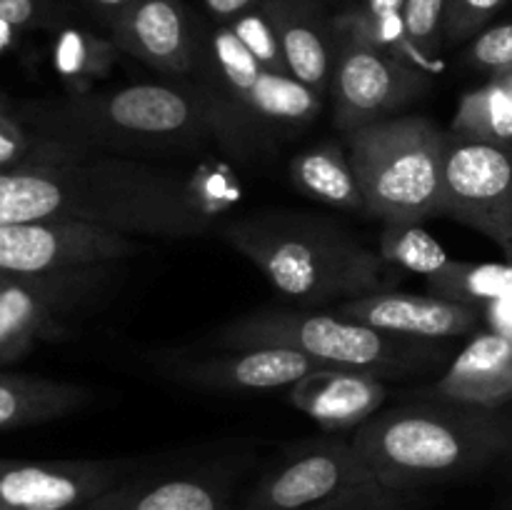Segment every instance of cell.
Wrapping results in <instances>:
<instances>
[{
    "label": "cell",
    "instance_id": "obj_1",
    "mask_svg": "<svg viewBox=\"0 0 512 510\" xmlns=\"http://www.w3.org/2000/svg\"><path fill=\"white\" fill-rule=\"evenodd\" d=\"M43 220L148 238H195L213 223L173 170L88 148L0 170V225Z\"/></svg>",
    "mask_w": 512,
    "mask_h": 510
},
{
    "label": "cell",
    "instance_id": "obj_2",
    "mask_svg": "<svg viewBox=\"0 0 512 510\" xmlns=\"http://www.w3.org/2000/svg\"><path fill=\"white\" fill-rule=\"evenodd\" d=\"M220 238L278 293L305 308L393 290L400 275L335 220L303 210H260L230 220Z\"/></svg>",
    "mask_w": 512,
    "mask_h": 510
},
{
    "label": "cell",
    "instance_id": "obj_3",
    "mask_svg": "<svg viewBox=\"0 0 512 510\" xmlns=\"http://www.w3.org/2000/svg\"><path fill=\"white\" fill-rule=\"evenodd\" d=\"M350 440L385 488L418 493L470 478L508 455L512 425L498 410L428 398L380 410Z\"/></svg>",
    "mask_w": 512,
    "mask_h": 510
},
{
    "label": "cell",
    "instance_id": "obj_4",
    "mask_svg": "<svg viewBox=\"0 0 512 510\" xmlns=\"http://www.w3.org/2000/svg\"><path fill=\"white\" fill-rule=\"evenodd\" d=\"M25 118L38 125L35 133L100 153H168L210 140L225 145L223 120L203 85L138 83L90 90Z\"/></svg>",
    "mask_w": 512,
    "mask_h": 510
},
{
    "label": "cell",
    "instance_id": "obj_5",
    "mask_svg": "<svg viewBox=\"0 0 512 510\" xmlns=\"http://www.w3.org/2000/svg\"><path fill=\"white\" fill-rule=\"evenodd\" d=\"M218 350L285 348L338 368L373 373L383 380L413 378L438 370L448 348L438 340H413L353 323L335 313L258 310L225 323L205 338Z\"/></svg>",
    "mask_w": 512,
    "mask_h": 510
},
{
    "label": "cell",
    "instance_id": "obj_6",
    "mask_svg": "<svg viewBox=\"0 0 512 510\" xmlns=\"http://www.w3.org/2000/svg\"><path fill=\"white\" fill-rule=\"evenodd\" d=\"M368 215L420 225L438 218L448 130L423 115H395L345 133Z\"/></svg>",
    "mask_w": 512,
    "mask_h": 510
},
{
    "label": "cell",
    "instance_id": "obj_7",
    "mask_svg": "<svg viewBox=\"0 0 512 510\" xmlns=\"http://www.w3.org/2000/svg\"><path fill=\"white\" fill-rule=\"evenodd\" d=\"M208 85L225 130V148L248 153L263 140L308 128L323 110V95L293 75H280L248 53L230 25H218L208 40Z\"/></svg>",
    "mask_w": 512,
    "mask_h": 510
},
{
    "label": "cell",
    "instance_id": "obj_8",
    "mask_svg": "<svg viewBox=\"0 0 512 510\" xmlns=\"http://www.w3.org/2000/svg\"><path fill=\"white\" fill-rule=\"evenodd\" d=\"M115 265L0 280V365L25 358L43 340L63 338L68 320L110 288Z\"/></svg>",
    "mask_w": 512,
    "mask_h": 510
},
{
    "label": "cell",
    "instance_id": "obj_9",
    "mask_svg": "<svg viewBox=\"0 0 512 510\" xmlns=\"http://www.w3.org/2000/svg\"><path fill=\"white\" fill-rule=\"evenodd\" d=\"M380 483L353 440L328 433L275 460L250 490L243 510H320Z\"/></svg>",
    "mask_w": 512,
    "mask_h": 510
},
{
    "label": "cell",
    "instance_id": "obj_10",
    "mask_svg": "<svg viewBox=\"0 0 512 510\" xmlns=\"http://www.w3.org/2000/svg\"><path fill=\"white\" fill-rule=\"evenodd\" d=\"M438 218H453L498 243L512 245V145L475 143L448 133Z\"/></svg>",
    "mask_w": 512,
    "mask_h": 510
},
{
    "label": "cell",
    "instance_id": "obj_11",
    "mask_svg": "<svg viewBox=\"0 0 512 510\" xmlns=\"http://www.w3.org/2000/svg\"><path fill=\"white\" fill-rule=\"evenodd\" d=\"M338 35L333 83L335 125L345 133L395 118L428 88V73L348 33Z\"/></svg>",
    "mask_w": 512,
    "mask_h": 510
},
{
    "label": "cell",
    "instance_id": "obj_12",
    "mask_svg": "<svg viewBox=\"0 0 512 510\" xmlns=\"http://www.w3.org/2000/svg\"><path fill=\"white\" fill-rule=\"evenodd\" d=\"M143 253L135 235L85 223L0 225V275H50L90 265L123 263Z\"/></svg>",
    "mask_w": 512,
    "mask_h": 510
},
{
    "label": "cell",
    "instance_id": "obj_13",
    "mask_svg": "<svg viewBox=\"0 0 512 510\" xmlns=\"http://www.w3.org/2000/svg\"><path fill=\"white\" fill-rule=\"evenodd\" d=\"M135 460L0 458V510H80L128 475Z\"/></svg>",
    "mask_w": 512,
    "mask_h": 510
},
{
    "label": "cell",
    "instance_id": "obj_14",
    "mask_svg": "<svg viewBox=\"0 0 512 510\" xmlns=\"http://www.w3.org/2000/svg\"><path fill=\"white\" fill-rule=\"evenodd\" d=\"M338 368L285 348L223 350L208 358H170L168 375L185 385L225 393H263L298 383L310 373Z\"/></svg>",
    "mask_w": 512,
    "mask_h": 510
},
{
    "label": "cell",
    "instance_id": "obj_15",
    "mask_svg": "<svg viewBox=\"0 0 512 510\" xmlns=\"http://www.w3.org/2000/svg\"><path fill=\"white\" fill-rule=\"evenodd\" d=\"M333 313L385 333L413 340H438V343L475 333L483 320L478 305L455 303L433 293L418 295L400 293V290H383V293L343 300Z\"/></svg>",
    "mask_w": 512,
    "mask_h": 510
},
{
    "label": "cell",
    "instance_id": "obj_16",
    "mask_svg": "<svg viewBox=\"0 0 512 510\" xmlns=\"http://www.w3.org/2000/svg\"><path fill=\"white\" fill-rule=\"evenodd\" d=\"M238 470L225 463L158 475H128L80 510H230Z\"/></svg>",
    "mask_w": 512,
    "mask_h": 510
},
{
    "label": "cell",
    "instance_id": "obj_17",
    "mask_svg": "<svg viewBox=\"0 0 512 510\" xmlns=\"http://www.w3.org/2000/svg\"><path fill=\"white\" fill-rule=\"evenodd\" d=\"M120 53L170 78L195 70V40L183 0H133L110 25Z\"/></svg>",
    "mask_w": 512,
    "mask_h": 510
},
{
    "label": "cell",
    "instance_id": "obj_18",
    "mask_svg": "<svg viewBox=\"0 0 512 510\" xmlns=\"http://www.w3.org/2000/svg\"><path fill=\"white\" fill-rule=\"evenodd\" d=\"M390 390L383 378L365 370L325 368L290 385L293 408L313 418L325 433H348L380 413Z\"/></svg>",
    "mask_w": 512,
    "mask_h": 510
},
{
    "label": "cell",
    "instance_id": "obj_19",
    "mask_svg": "<svg viewBox=\"0 0 512 510\" xmlns=\"http://www.w3.org/2000/svg\"><path fill=\"white\" fill-rule=\"evenodd\" d=\"M260 8L275 28L290 75L325 98L338 55L333 23L310 0H263Z\"/></svg>",
    "mask_w": 512,
    "mask_h": 510
},
{
    "label": "cell",
    "instance_id": "obj_20",
    "mask_svg": "<svg viewBox=\"0 0 512 510\" xmlns=\"http://www.w3.org/2000/svg\"><path fill=\"white\" fill-rule=\"evenodd\" d=\"M430 398L473 408L498 410L512 400V338L498 330L478 333L438 383L428 390Z\"/></svg>",
    "mask_w": 512,
    "mask_h": 510
},
{
    "label": "cell",
    "instance_id": "obj_21",
    "mask_svg": "<svg viewBox=\"0 0 512 510\" xmlns=\"http://www.w3.org/2000/svg\"><path fill=\"white\" fill-rule=\"evenodd\" d=\"M95 393L80 383L0 373V430L68 418L93 403Z\"/></svg>",
    "mask_w": 512,
    "mask_h": 510
},
{
    "label": "cell",
    "instance_id": "obj_22",
    "mask_svg": "<svg viewBox=\"0 0 512 510\" xmlns=\"http://www.w3.org/2000/svg\"><path fill=\"white\" fill-rule=\"evenodd\" d=\"M288 170L295 188L308 198L330 208L368 215V203L348 150L335 140H323L300 150L290 158Z\"/></svg>",
    "mask_w": 512,
    "mask_h": 510
},
{
    "label": "cell",
    "instance_id": "obj_23",
    "mask_svg": "<svg viewBox=\"0 0 512 510\" xmlns=\"http://www.w3.org/2000/svg\"><path fill=\"white\" fill-rule=\"evenodd\" d=\"M120 48L113 38L83 28H60L53 43V68L70 95H83L108 78L118 65Z\"/></svg>",
    "mask_w": 512,
    "mask_h": 510
},
{
    "label": "cell",
    "instance_id": "obj_24",
    "mask_svg": "<svg viewBox=\"0 0 512 510\" xmlns=\"http://www.w3.org/2000/svg\"><path fill=\"white\" fill-rule=\"evenodd\" d=\"M448 133L475 143L512 145V100L508 93L493 80L468 90L460 98Z\"/></svg>",
    "mask_w": 512,
    "mask_h": 510
},
{
    "label": "cell",
    "instance_id": "obj_25",
    "mask_svg": "<svg viewBox=\"0 0 512 510\" xmlns=\"http://www.w3.org/2000/svg\"><path fill=\"white\" fill-rule=\"evenodd\" d=\"M428 288L433 295L455 303L490 305L495 300L512 298V268L450 260L440 273L430 275Z\"/></svg>",
    "mask_w": 512,
    "mask_h": 510
},
{
    "label": "cell",
    "instance_id": "obj_26",
    "mask_svg": "<svg viewBox=\"0 0 512 510\" xmlns=\"http://www.w3.org/2000/svg\"><path fill=\"white\" fill-rule=\"evenodd\" d=\"M378 253L395 268L410 270L425 278L440 273L450 263L445 248L428 230L408 223H385Z\"/></svg>",
    "mask_w": 512,
    "mask_h": 510
},
{
    "label": "cell",
    "instance_id": "obj_27",
    "mask_svg": "<svg viewBox=\"0 0 512 510\" xmlns=\"http://www.w3.org/2000/svg\"><path fill=\"white\" fill-rule=\"evenodd\" d=\"M445 0H405L403 23L408 43L415 53V63L425 73L440 70V48H443Z\"/></svg>",
    "mask_w": 512,
    "mask_h": 510
},
{
    "label": "cell",
    "instance_id": "obj_28",
    "mask_svg": "<svg viewBox=\"0 0 512 510\" xmlns=\"http://www.w3.org/2000/svg\"><path fill=\"white\" fill-rule=\"evenodd\" d=\"M73 148H80V145L63 143L50 135L28 130L20 123L18 115H13L10 110H0V170L58 158Z\"/></svg>",
    "mask_w": 512,
    "mask_h": 510
},
{
    "label": "cell",
    "instance_id": "obj_29",
    "mask_svg": "<svg viewBox=\"0 0 512 510\" xmlns=\"http://www.w3.org/2000/svg\"><path fill=\"white\" fill-rule=\"evenodd\" d=\"M225 25H230V30L238 35L240 43L248 48V53L253 55L260 65H265V68L273 70V73L290 75L278 35H275V28L270 25L268 15L263 13L260 5H255L248 13L238 15V18L230 20V23Z\"/></svg>",
    "mask_w": 512,
    "mask_h": 510
},
{
    "label": "cell",
    "instance_id": "obj_30",
    "mask_svg": "<svg viewBox=\"0 0 512 510\" xmlns=\"http://www.w3.org/2000/svg\"><path fill=\"white\" fill-rule=\"evenodd\" d=\"M505 3L508 0H445L443 40L458 45L475 38Z\"/></svg>",
    "mask_w": 512,
    "mask_h": 510
},
{
    "label": "cell",
    "instance_id": "obj_31",
    "mask_svg": "<svg viewBox=\"0 0 512 510\" xmlns=\"http://www.w3.org/2000/svg\"><path fill=\"white\" fill-rule=\"evenodd\" d=\"M465 58L470 65L488 70V73L512 65V20L475 35Z\"/></svg>",
    "mask_w": 512,
    "mask_h": 510
},
{
    "label": "cell",
    "instance_id": "obj_32",
    "mask_svg": "<svg viewBox=\"0 0 512 510\" xmlns=\"http://www.w3.org/2000/svg\"><path fill=\"white\" fill-rule=\"evenodd\" d=\"M0 23L15 30L55 28L63 23V10L55 0H0Z\"/></svg>",
    "mask_w": 512,
    "mask_h": 510
},
{
    "label": "cell",
    "instance_id": "obj_33",
    "mask_svg": "<svg viewBox=\"0 0 512 510\" xmlns=\"http://www.w3.org/2000/svg\"><path fill=\"white\" fill-rule=\"evenodd\" d=\"M418 505V493H400L385 488L383 483H375L320 510H418Z\"/></svg>",
    "mask_w": 512,
    "mask_h": 510
},
{
    "label": "cell",
    "instance_id": "obj_34",
    "mask_svg": "<svg viewBox=\"0 0 512 510\" xmlns=\"http://www.w3.org/2000/svg\"><path fill=\"white\" fill-rule=\"evenodd\" d=\"M203 3L215 20H220V23H230V20L248 13L250 8L260 5L263 0H203Z\"/></svg>",
    "mask_w": 512,
    "mask_h": 510
},
{
    "label": "cell",
    "instance_id": "obj_35",
    "mask_svg": "<svg viewBox=\"0 0 512 510\" xmlns=\"http://www.w3.org/2000/svg\"><path fill=\"white\" fill-rule=\"evenodd\" d=\"M80 3H83L100 23H105L110 28V25L125 13V8H128L133 0H80Z\"/></svg>",
    "mask_w": 512,
    "mask_h": 510
},
{
    "label": "cell",
    "instance_id": "obj_36",
    "mask_svg": "<svg viewBox=\"0 0 512 510\" xmlns=\"http://www.w3.org/2000/svg\"><path fill=\"white\" fill-rule=\"evenodd\" d=\"M405 0H365L363 13L373 18H385V15H403Z\"/></svg>",
    "mask_w": 512,
    "mask_h": 510
},
{
    "label": "cell",
    "instance_id": "obj_37",
    "mask_svg": "<svg viewBox=\"0 0 512 510\" xmlns=\"http://www.w3.org/2000/svg\"><path fill=\"white\" fill-rule=\"evenodd\" d=\"M490 80H493L495 85H500V88L508 93V98L512 100V65H508V68H500V70H493L490 73Z\"/></svg>",
    "mask_w": 512,
    "mask_h": 510
},
{
    "label": "cell",
    "instance_id": "obj_38",
    "mask_svg": "<svg viewBox=\"0 0 512 510\" xmlns=\"http://www.w3.org/2000/svg\"><path fill=\"white\" fill-rule=\"evenodd\" d=\"M18 33H20V30H15V28H10V25L0 23V55L8 53V50L13 48L15 43H18Z\"/></svg>",
    "mask_w": 512,
    "mask_h": 510
},
{
    "label": "cell",
    "instance_id": "obj_39",
    "mask_svg": "<svg viewBox=\"0 0 512 510\" xmlns=\"http://www.w3.org/2000/svg\"><path fill=\"white\" fill-rule=\"evenodd\" d=\"M0 110H10V103H8V95L0 90Z\"/></svg>",
    "mask_w": 512,
    "mask_h": 510
},
{
    "label": "cell",
    "instance_id": "obj_40",
    "mask_svg": "<svg viewBox=\"0 0 512 510\" xmlns=\"http://www.w3.org/2000/svg\"><path fill=\"white\" fill-rule=\"evenodd\" d=\"M503 510H512V500H510V503L508 505H505V508Z\"/></svg>",
    "mask_w": 512,
    "mask_h": 510
},
{
    "label": "cell",
    "instance_id": "obj_41",
    "mask_svg": "<svg viewBox=\"0 0 512 510\" xmlns=\"http://www.w3.org/2000/svg\"><path fill=\"white\" fill-rule=\"evenodd\" d=\"M508 255H510V260H512V245H510V250H508Z\"/></svg>",
    "mask_w": 512,
    "mask_h": 510
},
{
    "label": "cell",
    "instance_id": "obj_42",
    "mask_svg": "<svg viewBox=\"0 0 512 510\" xmlns=\"http://www.w3.org/2000/svg\"><path fill=\"white\" fill-rule=\"evenodd\" d=\"M310 3H318V0H310Z\"/></svg>",
    "mask_w": 512,
    "mask_h": 510
},
{
    "label": "cell",
    "instance_id": "obj_43",
    "mask_svg": "<svg viewBox=\"0 0 512 510\" xmlns=\"http://www.w3.org/2000/svg\"><path fill=\"white\" fill-rule=\"evenodd\" d=\"M0 280H5V278H3V275H0Z\"/></svg>",
    "mask_w": 512,
    "mask_h": 510
},
{
    "label": "cell",
    "instance_id": "obj_44",
    "mask_svg": "<svg viewBox=\"0 0 512 510\" xmlns=\"http://www.w3.org/2000/svg\"><path fill=\"white\" fill-rule=\"evenodd\" d=\"M508 455H512V448H510V453H508Z\"/></svg>",
    "mask_w": 512,
    "mask_h": 510
}]
</instances>
